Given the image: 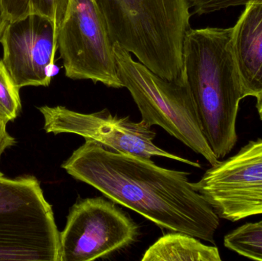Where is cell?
<instances>
[{
  "label": "cell",
  "mask_w": 262,
  "mask_h": 261,
  "mask_svg": "<svg viewBox=\"0 0 262 261\" xmlns=\"http://www.w3.org/2000/svg\"><path fill=\"white\" fill-rule=\"evenodd\" d=\"M192 185L221 219L235 222L262 215V139L212 165Z\"/></svg>",
  "instance_id": "cell-8"
},
{
  "label": "cell",
  "mask_w": 262,
  "mask_h": 261,
  "mask_svg": "<svg viewBox=\"0 0 262 261\" xmlns=\"http://www.w3.org/2000/svg\"><path fill=\"white\" fill-rule=\"evenodd\" d=\"M19 90L0 58V121L7 124L19 114L21 109Z\"/></svg>",
  "instance_id": "cell-14"
},
{
  "label": "cell",
  "mask_w": 262,
  "mask_h": 261,
  "mask_svg": "<svg viewBox=\"0 0 262 261\" xmlns=\"http://www.w3.org/2000/svg\"><path fill=\"white\" fill-rule=\"evenodd\" d=\"M0 43L3 63L18 88L50 85L58 72V32L53 23L38 15L9 22Z\"/></svg>",
  "instance_id": "cell-9"
},
{
  "label": "cell",
  "mask_w": 262,
  "mask_h": 261,
  "mask_svg": "<svg viewBox=\"0 0 262 261\" xmlns=\"http://www.w3.org/2000/svg\"><path fill=\"white\" fill-rule=\"evenodd\" d=\"M118 77L130 92L142 121L158 126L183 143L211 165L220 162L209 147L200 124L187 79L182 70L178 78L165 79L135 61L130 52L114 42Z\"/></svg>",
  "instance_id": "cell-3"
},
{
  "label": "cell",
  "mask_w": 262,
  "mask_h": 261,
  "mask_svg": "<svg viewBox=\"0 0 262 261\" xmlns=\"http://www.w3.org/2000/svg\"><path fill=\"white\" fill-rule=\"evenodd\" d=\"M0 260L60 261V232L35 176L0 172Z\"/></svg>",
  "instance_id": "cell-4"
},
{
  "label": "cell",
  "mask_w": 262,
  "mask_h": 261,
  "mask_svg": "<svg viewBox=\"0 0 262 261\" xmlns=\"http://www.w3.org/2000/svg\"><path fill=\"white\" fill-rule=\"evenodd\" d=\"M230 6L246 5L232 27V46L246 97L262 93V0H226Z\"/></svg>",
  "instance_id": "cell-10"
},
{
  "label": "cell",
  "mask_w": 262,
  "mask_h": 261,
  "mask_svg": "<svg viewBox=\"0 0 262 261\" xmlns=\"http://www.w3.org/2000/svg\"><path fill=\"white\" fill-rule=\"evenodd\" d=\"M61 167L160 228L215 243L220 218L194 188L189 173L163 168L150 158L114 151L89 139Z\"/></svg>",
  "instance_id": "cell-1"
},
{
  "label": "cell",
  "mask_w": 262,
  "mask_h": 261,
  "mask_svg": "<svg viewBox=\"0 0 262 261\" xmlns=\"http://www.w3.org/2000/svg\"><path fill=\"white\" fill-rule=\"evenodd\" d=\"M183 64L203 134L217 159H223L238 140L237 116L246 98L232 28H190L183 41Z\"/></svg>",
  "instance_id": "cell-2"
},
{
  "label": "cell",
  "mask_w": 262,
  "mask_h": 261,
  "mask_svg": "<svg viewBox=\"0 0 262 261\" xmlns=\"http://www.w3.org/2000/svg\"><path fill=\"white\" fill-rule=\"evenodd\" d=\"M142 261H221L216 247L209 246L200 239L181 232L165 234L151 245Z\"/></svg>",
  "instance_id": "cell-11"
},
{
  "label": "cell",
  "mask_w": 262,
  "mask_h": 261,
  "mask_svg": "<svg viewBox=\"0 0 262 261\" xmlns=\"http://www.w3.org/2000/svg\"><path fill=\"white\" fill-rule=\"evenodd\" d=\"M9 21L6 19L5 16L4 12H3V6H2V1L0 0V38L3 35V32L6 29V26L9 24Z\"/></svg>",
  "instance_id": "cell-16"
},
{
  "label": "cell",
  "mask_w": 262,
  "mask_h": 261,
  "mask_svg": "<svg viewBox=\"0 0 262 261\" xmlns=\"http://www.w3.org/2000/svg\"><path fill=\"white\" fill-rule=\"evenodd\" d=\"M38 109L44 117L46 133L76 134L114 151L146 158H166L201 168L199 162L157 147L154 143L155 132L144 121L137 122L129 116L121 117L107 109L91 113H80L62 106H42Z\"/></svg>",
  "instance_id": "cell-7"
},
{
  "label": "cell",
  "mask_w": 262,
  "mask_h": 261,
  "mask_svg": "<svg viewBox=\"0 0 262 261\" xmlns=\"http://www.w3.org/2000/svg\"><path fill=\"white\" fill-rule=\"evenodd\" d=\"M113 41L96 0H70L58 30V50L66 76L122 88Z\"/></svg>",
  "instance_id": "cell-5"
},
{
  "label": "cell",
  "mask_w": 262,
  "mask_h": 261,
  "mask_svg": "<svg viewBox=\"0 0 262 261\" xmlns=\"http://www.w3.org/2000/svg\"><path fill=\"white\" fill-rule=\"evenodd\" d=\"M228 249L252 260L262 261V222L246 223L226 234Z\"/></svg>",
  "instance_id": "cell-13"
},
{
  "label": "cell",
  "mask_w": 262,
  "mask_h": 261,
  "mask_svg": "<svg viewBox=\"0 0 262 261\" xmlns=\"http://www.w3.org/2000/svg\"><path fill=\"white\" fill-rule=\"evenodd\" d=\"M138 226L112 201L81 199L69 211L60 232V261L104 258L137 239Z\"/></svg>",
  "instance_id": "cell-6"
},
{
  "label": "cell",
  "mask_w": 262,
  "mask_h": 261,
  "mask_svg": "<svg viewBox=\"0 0 262 261\" xmlns=\"http://www.w3.org/2000/svg\"><path fill=\"white\" fill-rule=\"evenodd\" d=\"M6 123L0 121V158L6 149L16 144L15 138L12 137L6 130Z\"/></svg>",
  "instance_id": "cell-15"
},
{
  "label": "cell",
  "mask_w": 262,
  "mask_h": 261,
  "mask_svg": "<svg viewBox=\"0 0 262 261\" xmlns=\"http://www.w3.org/2000/svg\"><path fill=\"white\" fill-rule=\"evenodd\" d=\"M6 19L9 22L29 15H38L53 23L59 30L67 14L70 0H1Z\"/></svg>",
  "instance_id": "cell-12"
},
{
  "label": "cell",
  "mask_w": 262,
  "mask_h": 261,
  "mask_svg": "<svg viewBox=\"0 0 262 261\" xmlns=\"http://www.w3.org/2000/svg\"><path fill=\"white\" fill-rule=\"evenodd\" d=\"M256 108L258 110V115L262 121V93L259 96L257 97Z\"/></svg>",
  "instance_id": "cell-17"
}]
</instances>
